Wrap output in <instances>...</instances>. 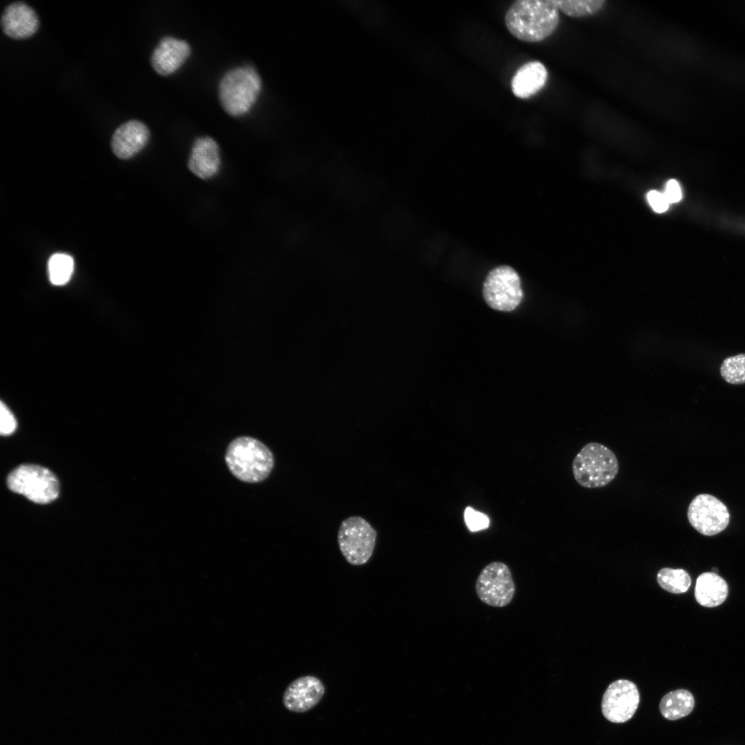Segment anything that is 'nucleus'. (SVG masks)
Masks as SVG:
<instances>
[{"mask_svg": "<svg viewBox=\"0 0 745 745\" xmlns=\"http://www.w3.org/2000/svg\"><path fill=\"white\" fill-rule=\"evenodd\" d=\"M504 21L507 30L518 40L539 42L557 30L559 10L554 0H517L508 8Z\"/></svg>", "mask_w": 745, "mask_h": 745, "instance_id": "obj_1", "label": "nucleus"}, {"mask_svg": "<svg viewBox=\"0 0 745 745\" xmlns=\"http://www.w3.org/2000/svg\"><path fill=\"white\" fill-rule=\"evenodd\" d=\"M225 460L231 473L246 483L265 480L275 464L270 450L261 441L250 437L232 440L226 449Z\"/></svg>", "mask_w": 745, "mask_h": 745, "instance_id": "obj_2", "label": "nucleus"}, {"mask_svg": "<svg viewBox=\"0 0 745 745\" xmlns=\"http://www.w3.org/2000/svg\"><path fill=\"white\" fill-rule=\"evenodd\" d=\"M261 89L259 74L251 66L235 68L221 78L218 88L223 109L229 115L239 117L248 112Z\"/></svg>", "mask_w": 745, "mask_h": 745, "instance_id": "obj_3", "label": "nucleus"}, {"mask_svg": "<svg viewBox=\"0 0 745 745\" xmlns=\"http://www.w3.org/2000/svg\"><path fill=\"white\" fill-rule=\"evenodd\" d=\"M572 469L575 480L581 486L601 488L615 479L619 463L609 448L597 442H590L576 455Z\"/></svg>", "mask_w": 745, "mask_h": 745, "instance_id": "obj_4", "label": "nucleus"}, {"mask_svg": "<svg viewBox=\"0 0 745 745\" xmlns=\"http://www.w3.org/2000/svg\"><path fill=\"white\" fill-rule=\"evenodd\" d=\"M7 484L14 493L38 504L54 501L59 495V484L48 469L37 465H21L8 476Z\"/></svg>", "mask_w": 745, "mask_h": 745, "instance_id": "obj_5", "label": "nucleus"}, {"mask_svg": "<svg viewBox=\"0 0 745 745\" xmlns=\"http://www.w3.org/2000/svg\"><path fill=\"white\" fill-rule=\"evenodd\" d=\"M377 532L363 517L352 516L339 527L337 541L341 553L352 565L366 564L371 557L376 544Z\"/></svg>", "mask_w": 745, "mask_h": 745, "instance_id": "obj_6", "label": "nucleus"}, {"mask_svg": "<svg viewBox=\"0 0 745 745\" xmlns=\"http://www.w3.org/2000/svg\"><path fill=\"white\" fill-rule=\"evenodd\" d=\"M483 296L493 309L509 312L515 309L523 298L520 278L510 266H499L491 270L483 284Z\"/></svg>", "mask_w": 745, "mask_h": 745, "instance_id": "obj_7", "label": "nucleus"}, {"mask_svg": "<svg viewBox=\"0 0 745 745\" xmlns=\"http://www.w3.org/2000/svg\"><path fill=\"white\" fill-rule=\"evenodd\" d=\"M478 598L493 607H504L515 595V584L508 566L501 562H493L479 573L475 583Z\"/></svg>", "mask_w": 745, "mask_h": 745, "instance_id": "obj_8", "label": "nucleus"}, {"mask_svg": "<svg viewBox=\"0 0 745 745\" xmlns=\"http://www.w3.org/2000/svg\"><path fill=\"white\" fill-rule=\"evenodd\" d=\"M687 517L690 524L703 535L712 536L728 525L730 514L726 505L716 497L699 494L690 503Z\"/></svg>", "mask_w": 745, "mask_h": 745, "instance_id": "obj_9", "label": "nucleus"}, {"mask_svg": "<svg viewBox=\"0 0 745 745\" xmlns=\"http://www.w3.org/2000/svg\"><path fill=\"white\" fill-rule=\"evenodd\" d=\"M640 702L637 686L620 679L612 682L605 691L601 703L604 717L613 723H624L635 715Z\"/></svg>", "mask_w": 745, "mask_h": 745, "instance_id": "obj_10", "label": "nucleus"}, {"mask_svg": "<svg viewBox=\"0 0 745 745\" xmlns=\"http://www.w3.org/2000/svg\"><path fill=\"white\" fill-rule=\"evenodd\" d=\"M325 693L323 682L317 677L306 675L292 681L283 695L286 709L295 713H305L315 706Z\"/></svg>", "mask_w": 745, "mask_h": 745, "instance_id": "obj_11", "label": "nucleus"}, {"mask_svg": "<svg viewBox=\"0 0 745 745\" xmlns=\"http://www.w3.org/2000/svg\"><path fill=\"white\" fill-rule=\"evenodd\" d=\"M3 33L14 39L32 37L38 30L39 19L36 12L23 1H14L3 10L1 19Z\"/></svg>", "mask_w": 745, "mask_h": 745, "instance_id": "obj_12", "label": "nucleus"}, {"mask_svg": "<svg viewBox=\"0 0 745 745\" xmlns=\"http://www.w3.org/2000/svg\"><path fill=\"white\" fill-rule=\"evenodd\" d=\"M190 50V45L186 41L171 36L164 37L154 49L150 64L159 75L168 76L185 63Z\"/></svg>", "mask_w": 745, "mask_h": 745, "instance_id": "obj_13", "label": "nucleus"}, {"mask_svg": "<svg viewBox=\"0 0 745 745\" xmlns=\"http://www.w3.org/2000/svg\"><path fill=\"white\" fill-rule=\"evenodd\" d=\"M149 138L150 130L145 123L139 120H129L114 132L111 148L117 157L130 159L145 147Z\"/></svg>", "mask_w": 745, "mask_h": 745, "instance_id": "obj_14", "label": "nucleus"}, {"mask_svg": "<svg viewBox=\"0 0 745 745\" xmlns=\"http://www.w3.org/2000/svg\"><path fill=\"white\" fill-rule=\"evenodd\" d=\"M220 165L219 147L217 141L208 136L195 139L188 157V169L197 177L206 180L217 174Z\"/></svg>", "mask_w": 745, "mask_h": 745, "instance_id": "obj_15", "label": "nucleus"}, {"mask_svg": "<svg viewBox=\"0 0 745 745\" xmlns=\"http://www.w3.org/2000/svg\"><path fill=\"white\" fill-rule=\"evenodd\" d=\"M548 72L544 65L537 61H529L517 69L511 80L513 94L526 99L537 93L546 84Z\"/></svg>", "mask_w": 745, "mask_h": 745, "instance_id": "obj_16", "label": "nucleus"}, {"mask_svg": "<svg viewBox=\"0 0 745 745\" xmlns=\"http://www.w3.org/2000/svg\"><path fill=\"white\" fill-rule=\"evenodd\" d=\"M728 593L727 583L717 574L704 573L697 579L695 597L701 606L708 608L719 606L726 599Z\"/></svg>", "mask_w": 745, "mask_h": 745, "instance_id": "obj_17", "label": "nucleus"}, {"mask_svg": "<svg viewBox=\"0 0 745 745\" xmlns=\"http://www.w3.org/2000/svg\"><path fill=\"white\" fill-rule=\"evenodd\" d=\"M695 706L692 693L685 689H677L666 693L659 703L662 715L668 720H677L688 715Z\"/></svg>", "mask_w": 745, "mask_h": 745, "instance_id": "obj_18", "label": "nucleus"}, {"mask_svg": "<svg viewBox=\"0 0 745 745\" xmlns=\"http://www.w3.org/2000/svg\"><path fill=\"white\" fill-rule=\"evenodd\" d=\"M657 580L662 588L674 594L686 592L691 584L688 573L680 568H664L658 572Z\"/></svg>", "mask_w": 745, "mask_h": 745, "instance_id": "obj_19", "label": "nucleus"}, {"mask_svg": "<svg viewBox=\"0 0 745 745\" xmlns=\"http://www.w3.org/2000/svg\"><path fill=\"white\" fill-rule=\"evenodd\" d=\"M559 10L571 17H584L593 15L601 10L604 0H554Z\"/></svg>", "mask_w": 745, "mask_h": 745, "instance_id": "obj_20", "label": "nucleus"}, {"mask_svg": "<svg viewBox=\"0 0 745 745\" xmlns=\"http://www.w3.org/2000/svg\"><path fill=\"white\" fill-rule=\"evenodd\" d=\"M74 270V261L71 256L57 253L48 261V273L50 282L56 286L66 284L70 279Z\"/></svg>", "mask_w": 745, "mask_h": 745, "instance_id": "obj_21", "label": "nucleus"}, {"mask_svg": "<svg viewBox=\"0 0 745 745\" xmlns=\"http://www.w3.org/2000/svg\"><path fill=\"white\" fill-rule=\"evenodd\" d=\"M720 374L728 384L745 383V353L726 358L721 366Z\"/></svg>", "mask_w": 745, "mask_h": 745, "instance_id": "obj_22", "label": "nucleus"}, {"mask_svg": "<svg viewBox=\"0 0 745 745\" xmlns=\"http://www.w3.org/2000/svg\"><path fill=\"white\" fill-rule=\"evenodd\" d=\"M464 520L468 529L471 531H478L488 528L489 518L483 513L479 512L471 507H467L464 511Z\"/></svg>", "mask_w": 745, "mask_h": 745, "instance_id": "obj_23", "label": "nucleus"}, {"mask_svg": "<svg viewBox=\"0 0 745 745\" xmlns=\"http://www.w3.org/2000/svg\"><path fill=\"white\" fill-rule=\"evenodd\" d=\"M17 421L13 414L6 404L1 402L0 407V433L2 435H10L15 430Z\"/></svg>", "mask_w": 745, "mask_h": 745, "instance_id": "obj_24", "label": "nucleus"}, {"mask_svg": "<svg viewBox=\"0 0 745 745\" xmlns=\"http://www.w3.org/2000/svg\"><path fill=\"white\" fill-rule=\"evenodd\" d=\"M647 199L652 208L658 213L664 212L668 208L669 203L664 193L650 190L647 194Z\"/></svg>", "mask_w": 745, "mask_h": 745, "instance_id": "obj_25", "label": "nucleus"}, {"mask_svg": "<svg viewBox=\"0 0 745 745\" xmlns=\"http://www.w3.org/2000/svg\"><path fill=\"white\" fill-rule=\"evenodd\" d=\"M668 203H676L682 199V190L675 179H670L666 185L664 193Z\"/></svg>", "mask_w": 745, "mask_h": 745, "instance_id": "obj_26", "label": "nucleus"}, {"mask_svg": "<svg viewBox=\"0 0 745 745\" xmlns=\"http://www.w3.org/2000/svg\"><path fill=\"white\" fill-rule=\"evenodd\" d=\"M717 572H718V570H717V568H712V573L717 574Z\"/></svg>", "mask_w": 745, "mask_h": 745, "instance_id": "obj_27", "label": "nucleus"}]
</instances>
